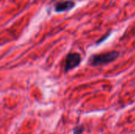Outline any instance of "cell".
<instances>
[{
  "label": "cell",
  "mask_w": 135,
  "mask_h": 134,
  "mask_svg": "<svg viewBox=\"0 0 135 134\" xmlns=\"http://www.w3.org/2000/svg\"><path fill=\"white\" fill-rule=\"evenodd\" d=\"M81 55L78 53L74 52V53H70L66 55V59H65V66L64 70L66 72L68 70H70L76 66H78L80 62H81Z\"/></svg>",
  "instance_id": "obj_2"
},
{
  "label": "cell",
  "mask_w": 135,
  "mask_h": 134,
  "mask_svg": "<svg viewBox=\"0 0 135 134\" xmlns=\"http://www.w3.org/2000/svg\"><path fill=\"white\" fill-rule=\"evenodd\" d=\"M74 5H75L74 2L71 0H66V1L57 2L55 6V11L57 12H64L72 9L74 6Z\"/></svg>",
  "instance_id": "obj_3"
},
{
  "label": "cell",
  "mask_w": 135,
  "mask_h": 134,
  "mask_svg": "<svg viewBox=\"0 0 135 134\" xmlns=\"http://www.w3.org/2000/svg\"><path fill=\"white\" fill-rule=\"evenodd\" d=\"M84 130H85L84 126H82V125L78 126H76V127L74 128V130H73V134H81L84 132Z\"/></svg>",
  "instance_id": "obj_4"
},
{
  "label": "cell",
  "mask_w": 135,
  "mask_h": 134,
  "mask_svg": "<svg viewBox=\"0 0 135 134\" xmlns=\"http://www.w3.org/2000/svg\"><path fill=\"white\" fill-rule=\"evenodd\" d=\"M119 53L115 51L105 52L102 54H98L93 55L90 58L89 62L91 66H94L105 65L115 60L119 57Z\"/></svg>",
  "instance_id": "obj_1"
}]
</instances>
